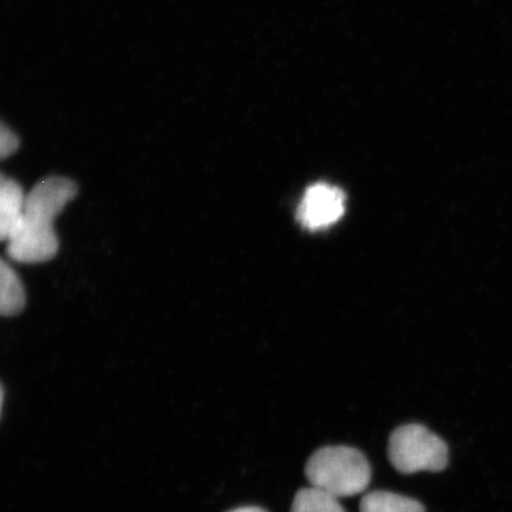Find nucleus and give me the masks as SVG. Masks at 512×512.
I'll list each match as a JSON object with an SVG mask.
<instances>
[{
    "label": "nucleus",
    "mask_w": 512,
    "mask_h": 512,
    "mask_svg": "<svg viewBox=\"0 0 512 512\" xmlns=\"http://www.w3.org/2000/svg\"><path fill=\"white\" fill-rule=\"evenodd\" d=\"M27 294L21 279L8 262L0 265V313L4 317H14L24 310Z\"/></svg>",
    "instance_id": "obj_6"
},
{
    "label": "nucleus",
    "mask_w": 512,
    "mask_h": 512,
    "mask_svg": "<svg viewBox=\"0 0 512 512\" xmlns=\"http://www.w3.org/2000/svg\"><path fill=\"white\" fill-rule=\"evenodd\" d=\"M345 196L332 185L319 183L307 189L298 209L299 221L312 230L332 226L344 214Z\"/></svg>",
    "instance_id": "obj_4"
},
{
    "label": "nucleus",
    "mask_w": 512,
    "mask_h": 512,
    "mask_svg": "<svg viewBox=\"0 0 512 512\" xmlns=\"http://www.w3.org/2000/svg\"><path fill=\"white\" fill-rule=\"evenodd\" d=\"M23 188L15 179L2 176L0 179V238L8 242L17 232L24 215Z\"/></svg>",
    "instance_id": "obj_5"
},
{
    "label": "nucleus",
    "mask_w": 512,
    "mask_h": 512,
    "mask_svg": "<svg viewBox=\"0 0 512 512\" xmlns=\"http://www.w3.org/2000/svg\"><path fill=\"white\" fill-rule=\"evenodd\" d=\"M305 475L313 488L341 499L363 494L368 489L371 467L357 448L326 446L307 460Z\"/></svg>",
    "instance_id": "obj_2"
},
{
    "label": "nucleus",
    "mask_w": 512,
    "mask_h": 512,
    "mask_svg": "<svg viewBox=\"0 0 512 512\" xmlns=\"http://www.w3.org/2000/svg\"><path fill=\"white\" fill-rule=\"evenodd\" d=\"M76 195L78 185L72 179L50 176L38 182L25 200L21 226L6 246L10 258L22 264H42L55 258L60 243L54 223Z\"/></svg>",
    "instance_id": "obj_1"
},
{
    "label": "nucleus",
    "mask_w": 512,
    "mask_h": 512,
    "mask_svg": "<svg viewBox=\"0 0 512 512\" xmlns=\"http://www.w3.org/2000/svg\"><path fill=\"white\" fill-rule=\"evenodd\" d=\"M291 512H347L339 499L313 486L298 491L293 499Z\"/></svg>",
    "instance_id": "obj_8"
},
{
    "label": "nucleus",
    "mask_w": 512,
    "mask_h": 512,
    "mask_svg": "<svg viewBox=\"0 0 512 512\" xmlns=\"http://www.w3.org/2000/svg\"><path fill=\"white\" fill-rule=\"evenodd\" d=\"M361 512H426L424 505L413 498L389 491H373L364 495Z\"/></svg>",
    "instance_id": "obj_7"
},
{
    "label": "nucleus",
    "mask_w": 512,
    "mask_h": 512,
    "mask_svg": "<svg viewBox=\"0 0 512 512\" xmlns=\"http://www.w3.org/2000/svg\"><path fill=\"white\" fill-rule=\"evenodd\" d=\"M230 512H267V511L264 509L258 508V507H243V508L235 509Z\"/></svg>",
    "instance_id": "obj_10"
},
{
    "label": "nucleus",
    "mask_w": 512,
    "mask_h": 512,
    "mask_svg": "<svg viewBox=\"0 0 512 512\" xmlns=\"http://www.w3.org/2000/svg\"><path fill=\"white\" fill-rule=\"evenodd\" d=\"M19 149V139L8 126L2 124L0 130V156L2 159L9 158Z\"/></svg>",
    "instance_id": "obj_9"
},
{
    "label": "nucleus",
    "mask_w": 512,
    "mask_h": 512,
    "mask_svg": "<svg viewBox=\"0 0 512 512\" xmlns=\"http://www.w3.org/2000/svg\"><path fill=\"white\" fill-rule=\"evenodd\" d=\"M388 456L390 463L403 475L440 472L448 464V447L427 427L409 424L396 428L390 435Z\"/></svg>",
    "instance_id": "obj_3"
}]
</instances>
